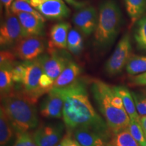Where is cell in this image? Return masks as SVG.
I'll use <instances>...</instances> for the list:
<instances>
[{
    "instance_id": "6da1fadb",
    "label": "cell",
    "mask_w": 146,
    "mask_h": 146,
    "mask_svg": "<svg viewBox=\"0 0 146 146\" xmlns=\"http://www.w3.org/2000/svg\"><path fill=\"white\" fill-rule=\"evenodd\" d=\"M58 90L64 100L62 118L66 132L72 134L76 129L87 128L110 141L112 133L104 118L96 112L89 100L85 81L77 79L68 86Z\"/></svg>"
},
{
    "instance_id": "7a4b0ae2",
    "label": "cell",
    "mask_w": 146,
    "mask_h": 146,
    "mask_svg": "<svg viewBox=\"0 0 146 146\" xmlns=\"http://www.w3.org/2000/svg\"><path fill=\"white\" fill-rule=\"evenodd\" d=\"M1 106L8 115L17 135L31 132L39 125L35 104L20 91L14 90L1 98Z\"/></svg>"
},
{
    "instance_id": "3957f363",
    "label": "cell",
    "mask_w": 146,
    "mask_h": 146,
    "mask_svg": "<svg viewBox=\"0 0 146 146\" xmlns=\"http://www.w3.org/2000/svg\"><path fill=\"white\" fill-rule=\"evenodd\" d=\"M112 86L101 80L91 82V91L100 112L112 134L128 129L131 118L125 109L115 107L111 102Z\"/></svg>"
},
{
    "instance_id": "277c9868",
    "label": "cell",
    "mask_w": 146,
    "mask_h": 146,
    "mask_svg": "<svg viewBox=\"0 0 146 146\" xmlns=\"http://www.w3.org/2000/svg\"><path fill=\"white\" fill-rule=\"evenodd\" d=\"M122 14L114 0H105L100 7L98 26L95 31V45L106 49L114 43L120 31Z\"/></svg>"
},
{
    "instance_id": "5b68a950",
    "label": "cell",
    "mask_w": 146,
    "mask_h": 146,
    "mask_svg": "<svg viewBox=\"0 0 146 146\" xmlns=\"http://www.w3.org/2000/svg\"><path fill=\"white\" fill-rule=\"evenodd\" d=\"M63 50L51 51L39 57L43 68L40 87L45 94L52 90L56 78L72 60L68 53Z\"/></svg>"
},
{
    "instance_id": "8992f818",
    "label": "cell",
    "mask_w": 146,
    "mask_h": 146,
    "mask_svg": "<svg viewBox=\"0 0 146 146\" xmlns=\"http://www.w3.org/2000/svg\"><path fill=\"white\" fill-rule=\"evenodd\" d=\"M25 68L18 91L31 101L36 104L40 97L45 94L40 87V78L43 74L41 62L39 58L32 61H24Z\"/></svg>"
},
{
    "instance_id": "52a82bcc",
    "label": "cell",
    "mask_w": 146,
    "mask_h": 146,
    "mask_svg": "<svg viewBox=\"0 0 146 146\" xmlns=\"http://www.w3.org/2000/svg\"><path fill=\"white\" fill-rule=\"evenodd\" d=\"M130 35L126 33L118 41L116 48L105 64V71L109 76L119 74L125 68L131 55Z\"/></svg>"
},
{
    "instance_id": "ba28073f",
    "label": "cell",
    "mask_w": 146,
    "mask_h": 146,
    "mask_svg": "<svg viewBox=\"0 0 146 146\" xmlns=\"http://www.w3.org/2000/svg\"><path fill=\"white\" fill-rule=\"evenodd\" d=\"M46 48V42L41 36L24 37L13 47L16 57L23 61H32L41 56Z\"/></svg>"
},
{
    "instance_id": "9c48e42d",
    "label": "cell",
    "mask_w": 146,
    "mask_h": 146,
    "mask_svg": "<svg viewBox=\"0 0 146 146\" xmlns=\"http://www.w3.org/2000/svg\"><path fill=\"white\" fill-rule=\"evenodd\" d=\"M24 38L19 20L16 14H5L0 29V45L1 50L14 47Z\"/></svg>"
},
{
    "instance_id": "30bf717a",
    "label": "cell",
    "mask_w": 146,
    "mask_h": 146,
    "mask_svg": "<svg viewBox=\"0 0 146 146\" xmlns=\"http://www.w3.org/2000/svg\"><path fill=\"white\" fill-rule=\"evenodd\" d=\"M65 128L60 122L42 123L32 131L33 137L38 146H57L64 136Z\"/></svg>"
},
{
    "instance_id": "8fae6325",
    "label": "cell",
    "mask_w": 146,
    "mask_h": 146,
    "mask_svg": "<svg viewBox=\"0 0 146 146\" xmlns=\"http://www.w3.org/2000/svg\"><path fill=\"white\" fill-rule=\"evenodd\" d=\"M31 4L47 19L62 20L68 18L70 11L62 0H30Z\"/></svg>"
},
{
    "instance_id": "7c38bea8",
    "label": "cell",
    "mask_w": 146,
    "mask_h": 146,
    "mask_svg": "<svg viewBox=\"0 0 146 146\" xmlns=\"http://www.w3.org/2000/svg\"><path fill=\"white\" fill-rule=\"evenodd\" d=\"M64 100L58 89L53 88L47 93L39 106L40 115L45 118H62Z\"/></svg>"
},
{
    "instance_id": "4fadbf2b",
    "label": "cell",
    "mask_w": 146,
    "mask_h": 146,
    "mask_svg": "<svg viewBox=\"0 0 146 146\" xmlns=\"http://www.w3.org/2000/svg\"><path fill=\"white\" fill-rule=\"evenodd\" d=\"M98 17L96 9L93 6L83 8L74 14L73 23L80 31L85 35H90L95 32L98 26Z\"/></svg>"
},
{
    "instance_id": "5bb4252c",
    "label": "cell",
    "mask_w": 146,
    "mask_h": 146,
    "mask_svg": "<svg viewBox=\"0 0 146 146\" xmlns=\"http://www.w3.org/2000/svg\"><path fill=\"white\" fill-rule=\"evenodd\" d=\"M70 24L65 22L58 23L52 27L48 41V52L67 49V39Z\"/></svg>"
},
{
    "instance_id": "9a60e30c",
    "label": "cell",
    "mask_w": 146,
    "mask_h": 146,
    "mask_svg": "<svg viewBox=\"0 0 146 146\" xmlns=\"http://www.w3.org/2000/svg\"><path fill=\"white\" fill-rule=\"evenodd\" d=\"M16 16L21 23L24 37L30 36H43L44 35V23L33 14L19 12Z\"/></svg>"
},
{
    "instance_id": "2e32d148",
    "label": "cell",
    "mask_w": 146,
    "mask_h": 146,
    "mask_svg": "<svg viewBox=\"0 0 146 146\" xmlns=\"http://www.w3.org/2000/svg\"><path fill=\"white\" fill-rule=\"evenodd\" d=\"M72 135L81 146H107L108 142L96 131L87 128L76 129Z\"/></svg>"
},
{
    "instance_id": "e0dca14e",
    "label": "cell",
    "mask_w": 146,
    "mask_h": 146,
    "mask_svg": "<svg viewBox=\"0 0 146 146\" xmlns=\"http://www.w3.org/2000/svg\"><path fill=\"white\" fill-rule=\"evenodd\" d=\"M17 133L2 106L0 109V145L13 146Z\"/></svg>"
},
{
    "instance_id": "ac0fdd59",
    "label": "cell",
    "mask_w": 146,
    "mask_h": 146,
    "mask_svg": "<svg viewBox=\"0 0 146 146\" xmlns=\"http://www.w3.org/2000/svg\"><path fill=\"white\" fill-rule=\"evenodd\" d=\"M82 72V68L78 64L71 60L54 82L53 88H64L77 80Z\"/></svg>"
},
{
    "instance_id": "d6986e66",
    "label": "cell",
    "mask_w": 146,
    "mask_h": 146,
    "mask_svg": "<svg viewBox=\"0 0 146 146\" xmlns=\"http://www.w3.org/2000/svg\"><path fill=\"white\" fill-rule=\"evenodd\" d=\"M14 63L0 64V94L1 98L8 96L14 90V82L12 76Z\"/></svg>"
},
{
    "instance_id": "ffe728a7",
    "label": "cell",
    "mask_w": 146,
    "mask_h": 146,
    "mask_svg": "<svg viewBox=\"0 0 146 146\" xmlns=\"http://www.w3.org/2000/svg\"><path fill=\"white\" fill-rule=\"evenodd\" d=\"M113 87L122 98L125 111L129 116L131 120L139 121V115L136 110L135 100L133 99L132 93L127 87L122 86V85L113 86Z\"/></svg>"
},
{
    "instance_id": "44dd1931",
    "label": "cell",
    "mask_w": 146,
    "mask_h": 146,
    "mask_svg": "<svg viewBox=\"0 0 146 146\" xmlns=\"http://www.w3.org/2000/svg\"><path fill=\"white\" fill-rule=\"evenodd\" d=\"M131 23H135L146 14V0H124Z\"/></svg>"
},
{
    "instance_id": "7402d4cb",
    "label": "cell",
    "mask_w": 146,
    "mask_h": 146,
    "mask_svg": "<svg viewBox=\"0 0 146 146\" xmlns=\"http://www.w3.org/2000/svg\"><path fill=\"white\" fill-rule=\"evenodd\" d=\"M107 146H140L128 129L112 135Z\"/></svg>"
},
{
    "instance_id": "603a6c76",
    "label": "cell",
    "mask_w": 146,
    "mask_h": 146,
    "mask_svg": "<svg viewBox=\"0 0 146 146\" xmlns=\"http://www.w3.org/2000/svg\"><path fill=\"white\" fill-rule=\"evenodd\" d=\"M125 68L128 74L131 76L146 72V56L132 55Z\"/></svg>"
},
{
    "instance_id": "cb8c5ba5",
    "label": "cell",
    "mask_w": 146,
    "mask_h": 146,
    "mask_svg": "<svg viewBox=\"0 0 146 146\" xmlns=\"http://www.w3.org/2000/svg\"><path fill=\"white\" fill-rule=\"evenodd\" d=\"M10 12L14 14L19 12H25L33 14L42 21L45 22V18L32 6L29 0H14L11 6Z\"/></svg>"
},
{
    "instance_id": "d4e9b609",
    "label": "cell",
    "mask_w": 146,
    "mask_h": 146,
    "mask_svg": "<svg viewBox=\"0 0 146 146\" xmlns=\"http://www.w3.org/2000/svg\"><path fill=\"white\" fill-rule=\"evenodd\" d=\"M83 48V41L81 35L76 29H71L67 39V49L74 55H78Z\"/></svg>"
},
{
    "instance_id": "484cf974",
    "label": "cell",
    "mask_w": 146,
    "mask_h": 146,
    "mask_svg": "<svg viewBox=\"0 0 146 146\" xmlns=\"http://www.w3.org/2000/svg\"><path fill=\"white\" fill-rule=\"evenodd\" d=\"M134 39L138 49L146 52V14L137 23Z\"/></svg>"
},
{
    "instance_id": "4316f807",
    "label": "cell",
    "mask_w": 146,
    "mask_h": 146,
    "mask_svg": "<svg viewBox=\"0 0 146 146\" xmlns=\"http://www.w3.org/2000/svg\"><path fill=\"white\" fill-rule=\"evenodd\" d=\"M127 129L131 135L133 136V137L139 143V145L140 146H146L145 133L140 125L139 121L135 120H131L130 124H129Z\"/></svg>"
},
{
    "instance_id": "83f0119b",
    "label": "cell",
    "mask_w": 146,
    "mask_h": 146,
    "mask_svg": "<svg viewBox=\"0 0 146 146\" xmlns=\"http://www.w3.org/2000/svg\"><path fill=\"white\" fill-rule=\"evenodd\" d=\"M135 100L136 110L139 116H146V94L131 92Z\"/></svg>"
},
{
    "instance_id": "f1b7e54d",
    "label": "cell",
    "mask_w": 146,
    "mask_h": 146,
    "mask_svg": "<svg viewBox=\"0 0 146 146\" xmlns=\"http://www.w3.org/2000/svg\"><path fill=\"white\" fill-rule=\"evenodd\" d=\"M13 146H38L33 137L32 131L17 135Z\"/></svg>"
},
{
    "instance_id": "f546056e",
    "label": "cell",
    "mask_w": 146,
    "mask_h": 146,
    "mask_svg": "<svg viewBox=\"0 0 146 146\" xmlns=\"http://www.w3.org/2000/svg\"><path fill=\"white\" fill-rule=\"evenodd\" d=\"M57 146H81L72 133L66 132Z\"/></svg>"
},
{
    "instance_id": "4dcf8cb0",
    "label": "cell",
    "mask_w": 146,
    "mask_h": 146,
    "mask_svg": "<svg viewBox=\"0 0 146 146\" xmlns=\"http://www.w3.org/2000/svg\"><path fill=\"white\" fill-rule=\"evenodd\" d=\"M129 81L132 85L135 86H146V72L137 75L131 76Z\"/></svg>"
},
{
    "instance_id": "1f68e13d",
    "label": "cell",
    "mask_w": 146,
    "mask_h": 146,
    "mask_svg": "<svg viewBox=\"0 0 146 146\" xmlns=\"http://www.w3.org/2000/svg\"><path fill=\"white\" fill-rule=\"evenodd\" d=\"M14 1V0H1V7L3 8V10H4L5 12V14H8L11 13L10 8Z\"/></svg>"
},
{
    "instance_id": "d6a6232c",
    "label": "cell",
    "mask_w": 146,
    "mask_h": 146,
    "mask_svg": "<svg viewBox=\"0 0 146 146\" xmlns=\"http://www.w3.org/2000/svg\"><path fill=\"white\" fill-rule=\"evenodd\" d=\"M64 1L69 5H72L75 8L81 9L85 8L86 5V3L83 2V1H78L76 0H64Z\"/></svg>"
},
{
    "instance_id": "836d02e7",
    "label": "cell",
    "mask_w": 146,
    "mask_h": 146,
    "mask_svg": "<svg viewBox=\"0 0 146 146\" xmlns=\"http://www.w3.org/2000/svg\"><path fill=\"white\" fill-rule=\"evenodd\" d=\"M139 123L144 133H146V116H139Z\"/></svg>"
},
{
    "instance_id": "e575fe53",
    "label": "cell",
    "mask_w": 146,
    "mask_h": 146,
    "mask_svg": "<svg viewBox=\"0 0 146 146\" xmlns=\"http://www.w3.org/2000/svg\"><path fill=\"white\" fill-rule=\"evenodd\" d=\"M145 138H146V133H145Z\"/></svg>"
},
{
    "instance_id": "d590c367",
    "label": "cell",
    "mask_w": 146,
    "mask_h": 146,
    "mask_svg": "<svg viewBox=\"0 0 146 146\" xmlns=\"http://www.w3.org/2000/svg\"><path fill=\"white\" fill-rule=\"evenodd\" d=\"M29 1H30V0H29Z\"/></svg>"
}]
</instances>
